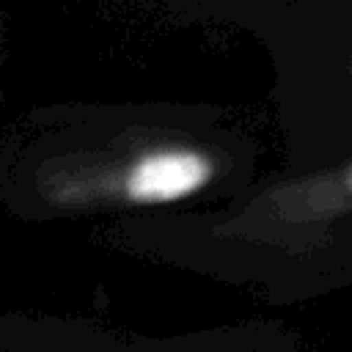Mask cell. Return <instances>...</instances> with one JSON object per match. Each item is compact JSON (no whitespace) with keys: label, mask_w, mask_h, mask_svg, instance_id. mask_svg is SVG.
<instances>
[{"label":"cell","mask_w":352,"mask_h":352,"mask_svg":"<svg viewBox=\"0 0 352 352\" xmlns=\"http://www.w3.org/2000/svg\"><path fill=\"white\" fill-rule=\"evenodd\" d=\"M214 162L201 148L154 146L102 182V195L126 206H165L198 195L214 179Z\"/></svg>","instance_id":"1"},{"label":"cell","mask_w":352,"mask_h":352,"mask_svg":"<svg viewBox=\"0 0 352 352\" xmlns=\"http://www.w3.org/2000/svg\"><path fill=\"white\" fill-rule=\"evenodd\" d=\"M346 209H352V162L278 192L267 206V217H278L280 223H319Z\"/></svg>","instance_id":"2"}]
</instances>
